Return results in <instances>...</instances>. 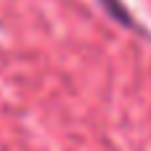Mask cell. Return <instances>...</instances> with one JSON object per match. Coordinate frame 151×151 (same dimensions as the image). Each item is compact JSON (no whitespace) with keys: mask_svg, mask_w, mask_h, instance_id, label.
<instances>
[{"mask_svg":"<svg viewBox=\"0 0 151 151\" xmlns=\"http://www.w3.org/2000/svg\"><path fill=\"white\" fill-rule=\"evenodd\" d=\"M98 3H101V5H104V8H106V11L111 13V16H117L119 21L130 24V13H127V11H125V8L119 5V0H98Z\"/></svg>","mask_w":151,"mask_h":151,"instance_id":"obj_1","label":"cell"}]
</instances>
